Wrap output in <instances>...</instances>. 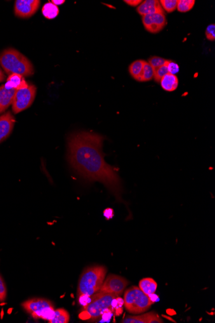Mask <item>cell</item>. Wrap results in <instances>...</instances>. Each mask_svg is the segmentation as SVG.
Instances as JSON below:
<instances>
[{
    "mask_svg": "<svg viewBox=\"0 0 215 323\" xmlns=\"http://www.w3.org/2000/svg\"><path fill=\"white\" fill-rule=\"evenodd\" d=\"M161 7L167 13H173L177 9V0H160Z\"/></svg>",
    "mask_w": 215,
    "mask_h": 323,
    "instance_id": "obj_24",
    "label": "cell"
},
{
    "mask_svg": "<svg viewBox=\"0 0 215 323\" xmlns=\"http://www.w3.org/2000/svg\"><path fill=\"white\" fill-rule=\"evenodd\" d=\"M16 92L15 88H8L4 85L0 86V114L13 104Z\"/></svg>",
    "mask_w": 215,
    "mask_h": 323,
    "instance_id": "obj_13",
    "label": "cell"
},
{
    "mask_svg": "<svg viewBox=\"0 0 215 323\" xmlns=\"http://www.w3.org/2000/svg\"><path fill=\"white\" fill-rule=\"evenodd\" d=\"M168 70L170 74L175 75L179 71V65L176 63L169 61L168 63Z\"/></svg>",
    "mask_w": 215,
    "mask_h": 323,
    "instance_id": "obj_28",
    "label": "cell"
},
{
    "mask_svg": "<svg viewBox=\"0 0 215 323\" xmlns=\"http://www.w3.org/2000/svg\"><path fill=\"white\" fill-rule=\"evenodd\" d=\"M167 62V60L158 57V56H153V57L149 58L148 61L149 64L153 68V69H157V68L163 66Z\"/></svg>",
    "mask_w": 215,
    "mask_h": 323,
    "instance_id": "obj_25",
    "label": "cell"
},
{
    "mask_svg": "<svg viewBox=\"0 0 215 323\" xmlns=\"http://www.w3.org/2000/svg\"><path fill=\"white\" fill-rule=\"evenodd\" d=\"M70 320L69 313L63 308L55 311L52 319L48 320L50 323H68Z\"/></svg>",
    "mask_w": 215,
    "mask_h": 323,
    "instance_id": "obj_18",
    "label": "cell"
},
{
    "mask_svg": "<svg viewBox=\"0 0 215 323\" xmlns=\"http://www.w3.org/2000/svg\"><path fill=\"white\" fill-rule=\"evenodd\" d=\"M118 298L116 295L99 292L92 297V301L84 308L80 317L83 319L95 320L99 319L105 311L111 309L112 304Z\"/></svg>",
    "mask_w": 215,
    "mask_h": 323,
    "instance_id": "obj_4",
    "label": "cell"
},
{
    "mask_svg": "<svg viewBox=\"0 0 215 323\" xmlns=\"http://www.w3.org/2000/svg\"><path fill=\"white\" fill-rule=\"evenodd\" d=\"M145 62H146L144 60H136L130 65V66L129 67V72L131 76H132L135 80L137 81L138 79H139L140 75H141L142 71V69H143Z\"/></svg>",
    "mask_w": 215,
    "mask_h": 323,
    "instance_id": "obj_20",
    "label": "cell"
},
{
    "mask_svg": "<svg viewBox=\"0 0 215 323\" xmlns=\"http://www.w3.org/2000/svg\"><path fill=\"white\" fill-rule=\"evenodd\" d=\"M195 0H177V9L181 13H188L195 6Z\"/></svg>",
    "mask_w": 215,
    "mask_h": 323,
    "instance_id": "obj_22",
    "label": "cell"
},
{
    "mask_svg": "<svg viewBox=\"0 0 215 323\" xmlns=\"http://www.w3.org/2000/svg\"><path fill=\"white\" fill-rule=\"evenodd\" d=\"M5 79H6V75H5L4 71L0 68V83L4 81Z\"/></svg>",
    "mask_w": 215,
    "mask_h": 323,
    "instance_id": "obj_31",
    "label": "cell"
},
{
    "mask_svg": "<svg viewBox=\"0 0 215 323\" xmlns=\"http://www.w3.org/2000/svg\"><path fill=\"white\" fill-rule=\"evenodd\" d=\"M169 61L170 60H167V62H166L165 64L163 65V66L154 69L153 78L155 79V81L158 82V83H160L161 79H162L165 75L169 73L168 70V63L169 62Z\"/></svg>",
    "mask_w": 215,
    "mask_h": 323,
    "instance_id": "obj_23",
    "label": "cell"
},
{
    "mask_svg": "<svg viewBox=\"0 0 215 323\" xmlns=\"http://www.w3.org/2000/svg\"><path fill=\"white\" fill-rule=\"evenodd\" d=\"M7 288L3 278L0 275V303L4 302L6 299Z\"/></svg>",
    "mask_w": 215,
    "mask_h": 323,
    "instance_id": "obj_26",
    "label": "cell"
},
{
    "mask_svg": "<svg viewBox=\"0 0 215 323\" xmlns=\"http://www.w3.org/2000/svg\"><path fill=\"white\" fill-rule=\"evenodd\" d=\"M137 13L142 16L151 15L158 12H164L159 1L157 0H146L142 2L137 8Z\"/></svg>",
    "mask_w": 215,
    "mask_h": 323,
    "instance_id": "obj_14",
    "label": "cell"
},
{
    "mask_svg": "<svg viewBox=\"0 0 215 323\" xmlns=\"http://www.w3.org/2000/svg\"><path fill=\"white\" fill-rule=\"evenodd\" d=\"M51 2H52L53 4H55V6L58 7V6H61V5L64 4L65 1V0H52Z\"/></svg>",
    "mask_w": 215,
    "mask_h": 323,
    "instance_id": "obj_30",
    "label": "cell"
},
{
    "mask_svg": "<svg viewBox=\"0 0 215 323\" xmlns=\"http://www.w3.org/2000/svg\"><path fill=\"white\" fill-rule=\"evenodd\" d=\"M154 69L148 62H145L143 69L140 75L138 81L146 82L151 81L153 78Z\"/></svg>",
    "mask_w": 215,
    "mask_h": 323,
    "instance_id": "obj_21",
    "label": "cell"
},
{
    "mask_svg": "<svg viewBox=\"0 0 215 323\" xmlns=\"http://www.w3.org/2000/svg\"><path fill=\"white\" fill-rule=\"evenodd\" d=\"M22 307L34 318L50 320L55 313L53 306L50 301L45 299L35 298L25 301L22 304Z\"/></svg>",
    "mask_w": 215,
    "mask_h": 323,
    "instance_id": "obj_6",
    "label": "cell"
},
{
    "mask_svg": "<svg viewBox=\"0 0 215 323\" xmlns=\"http://www.w3.org/2000/svg\"><path fill=\"white\" fill-rule=\"evenodd\" d=\"M106 273L107 269L103 266H90L86 268L79 278L78 296H92L99 291Z\"/></svg>",
    "mask_w": 215,
    "mask_h": 323,
    "instance_id": "obj_3",
    "label": "cell"
},
{
    "mask_svg": "<svg viewBox=\"0 0 215 323\" xmlns=\"http://www.w3.org/2000/svg\"><path fill=\"white\" fill-rule=\"evenodd\" d=\"M154 302L139 287H132L126 290L124 296V304L128 312L139 314L148 310Z\"/></svg>",
    "mask_w": 215,
    "mask_h": 323,
    "instance_id": "obj_5",
    "label": "cell"
},
{
    "mask_svg": "<svg viewBox=\"0 0 215 323\" xmlns=\"http://www.w3.org/2000/svg\"><path fill=\"white\" fill-rule=\"evenodd\" d=\"M24 80V78L21 75L13 74L9 75L7 83L4 85L6 88H15L17 90Z\"/></svg>",
    "mask_w": 215,
    "mask_h": 323,
    "instance_id": "obj_19",
    "label": "cell"
},
{
    "mask_svg": "<svg viewBox=\"0 0 215 323\" xmlns=\"http://www.w3.org/2000/svg\"><path fill=\"white\" fill-rule=\"evenodd\" d=\"M0 65L9 75L16 74L28 77L34 73L32 63L22 53L14 49H6L0 54Z\"/></svg>",
    "mask_w": 215,
    "mask_h": 323,
    "instance_id": "obj_2",
    "label": "cell"
},
{
    "mask_svg": "<svg viewBox=\"0 0 215 323\" xmlns=\"http://www.w3.org/2000/svg\"><path fill=\"white\" fill-rule=\"evenodd\" d=\"M128 282L125 278L121 276L111 274L107 276L104 281L99 292L104 294H112L120 296L123 294L124 290L128 286Z\"/></svg>",
    "mask_w": 215,
    "mask_h": 323,
    "instance_id": "obj_8",
    "label": "cell"
},
{
    "mask_svg": "<svg viewBox=\"0 0 215 323\" xmlns=\"http://www.w3.org/2000/svg\"><path fill=\"white\" fill-rule=\"evenodd\" d=\"M160 83L164 90L173 92L178 87L179 79L176 75L168 73L161 79Z\"/></svg>",
    "mask_w": 215,
    "mask_h": 323,
    "instance_id": "obj_15",
    "label": "cell"
},
{
    "mask_svg": "<svg viewBox=\"0 0 215 323\" xmlns=\"http://www.w3.org/2000/svg\"><path fill=\"white\" fill-rule=\"evenodd\" d=\"M104 137L93 132L74 133L68 140V161L84 179L101 182L117 200L123 202V187L115 168L104 160Z\"/></svg>",
    "mask_w": 215,
    "mask_h": 323,
    "instance_id": "obj_1",
    "label": "cell"
},
{
    "mask_svg": "<svg viewBox=\"0 0 215 323\" xmlns=\"http://www.w3.org/2000/svg\"><path fill=\"white\" fill-rule=\"evenodd\" d=\"M39 0H17L15 2V15L19 18H28L31 17L40 6Z\"/></svg>",
    "mask_w": 215,
    "mask_h": 323,
    "instance_id": "obj_10",
    "label": "cell"
},
{
    "mask_svg": "<svg viewBox=\"0 0 215 323\" xmlns=\"http://www.w3.org/2000/svg\"><path fill=\"white\" fill-rule=\"evenodd\" d=\"M139 289L147 296H151L155 293L157 289V283L152 278H144L140 281Z\"/></svg>",
    "mask_w": 215,
    "mask_h": 323,
    "instance_id": "obj_16",
    "label": "cell"
},
{
    "mask_svg": "<svg viewBox=\"0 0 215 323\" xmlns=\"http://www.w3.org/2000/svg\"><path fill=\"white\" fill-rule=\"evenodd\" d=\"M142 20L145 29L152 34L158 33L167 24L165 12L142 16Z\"/></svg>",
    "mask_w": 215,
    "mask_h": 323,
    "instance_id": "obj_9",
    "label": "cell"
},
{
    "mask_svg": "<svg viewBox=\"0 0 215 323\" xmlns=\"http://www.w3.org/2000/svg\"><path fill=\"white\" fill-rule=\"evenodd\" d=\"M60 10L58 6H55L52 2H48L44 5L42 8V13L46 19L52 20L59 15Z\"/></svg>",
    "mask_w": 215,
    "mask_h": 323,
    "instance_id": "obj_17",
    "label": "cell"
},
{
    "mask_svg": "<svg viewBox=\"0 0 215 323\" xmlns=\"http://www.w3.org/2000/svg\"><path fill=\"white\" fill-rule=\"evenodd\" d=\"M205 36L208 40L213 41L215 39V25H209L205 30Z\"/></svg>",
    "mask_w": 215,
    "mask_h": 323,
    "instance_id": "obj_27",
    "label": "cell"
},
{
    "mask_svg": "<svg viewBox=\"0 0 215 323\" xmlns=\"http://www.w3.org/2000/svg\"><path fill=\"white\" fill-rule=\"evenodd\" d=\"M36 87L29 85L27 88L16 90L12 108L14 113L18 114L31 106L36 97Z\"/></svg>",
    "mask_w": 215,
    "mask_h": 323,
    "instance_id": "obj_7",
    "label": "cell"
},
{
    "mask_svg": "<svg viewBox=\"0 0 215 323\" xmlns=\"http://www.w3.org/2000/svg\"><path fill=\"white\" fill-rule=\"evenodd\" d=\"M124 323H163L157 313L151 312L138 316H128L122 320Z\"/></svg>",
    "mask_w": 215,
    "mask_h": 323,
    "instance_id": "obj_12",
    "label": "cell"
},
{
    "mask_svg": "<svg viewBox=\"0 0 215 323\" xmlns=\"http://www.w3.org/2000/svg\"><path fill=\"white\" fill-rule=\"evenodd\" d=\"M15 122V117L11 112H6L0 116V144L11 135Z\"/></svg>",
    "mask_w": 215,
    "mask_h": 323,
    "instance_id": "obj_11",
    "label": "cell"
},
{
    "mask_svg": "<svg viewBox=\"0 0 215 323\" xmlns=\"http://www.w3.org/2000/svg\"><path fill=\"white\" fill-rule=\"evenodd\" d=\"M124 2L129 5L130 6L137 7L139 6L142 2L141 0H125Z\"/></svg>",
    "mask_w": 215,
    "mask_h": 323,
    "instance_id": "obj_29",
    "label": "cell"
}]
</instances>
